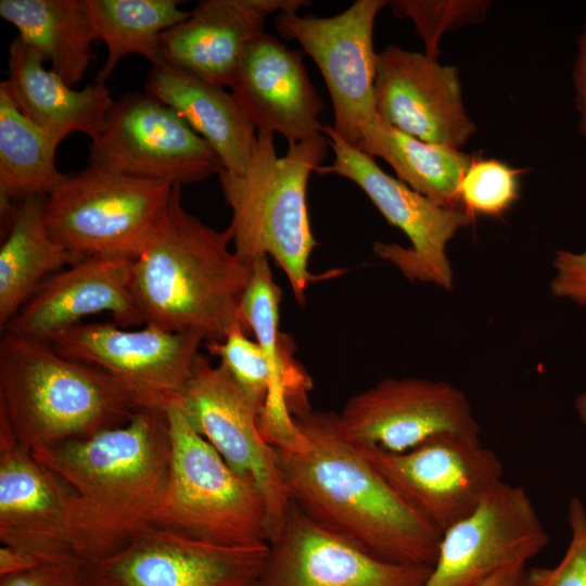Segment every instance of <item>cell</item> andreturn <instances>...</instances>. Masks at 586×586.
I'll use <instances>...</instances> for the list:
<instances>
[{
	"instance_id": "7a4b0ae2",
	"label": "cell",
	"mask_w": 586,
	"mask_h": 586,
	"mask_svg": "<svg viewBox=\"0 0 586 586\" xmlns=\"http://www.w3.org/2000/svg\"><path fill=\"white\" fill-rule=\"evenodd\" d=\"M230 243L228 228L216 230L186 211L181 186H175L164 219L133 260L132 292L143 324L222 342L241 322L252 275Z\"/></svg>"
},
{
	"instance_id": "9a60e30c",
	"label": "cell",
	"mask_w": 586,
	"mask_h": 586,
	"mask_svg": "<svg viewBox=\"0 0 586 586\" xmlns=\"http://www.w3.org/2000/svg\"><path fill=\"white\" fill-rule=\"evenodd\" d=\"M268 549V543L222 546L150 525L82 564L89 586H256Z\"/></svg>"
},
{
	"instance_id": "4316f807",
	"label": "cell",
	"mask_w": 586,
	"mask_h": 586,
	"mask_svg": "<svg viewBox=\"0 0 586 586\" xmlns=\"http://www.w3.org/2000/svg\"><path fill=\"white\" fill-rule=\"evenodd\" d=\"M0 16L68 86L84 78L97 40L85 0H1Z\"/></svg>"
},
{
	"instance_id": "7c38bea8",
	"label": "cell",
	"mask_w": 586,
	"mask_h": 586,
	"mask_svg": "<svg viewBox=\"0 0 586 586\" xmlns=\"http://www.w3.org/2000/svg\"><path fill=\"white\" fill-rule=\"evenodd\" d=\"M190 428L239 475L252 481L267 508V540L282 531L290 511L278 453L258 428L259 410L220 366L199 354L177 400Z\"/></svg>"
},
{
	"instance_id": "d6986e66",
	"label": "cell",
	"mask_w": 586,
	"mask_h": 586,
	"mask_svg": "<svg viewBox=\"0 0 586 586\" xmlns=\"http://www.w3.org/2000/svg\"><path fill=\"white\" fill-rule=\"evenodd\" d=\"M256 586H423L432 568L378 559L291 502Z\"/></svg>"
},
{
	"instance_id": "83f0119b",
	"label": "cell",
	"mask_w": 586,
	"mask_h": 586,
	"mask_svg": "<svg viewBox=\"0 0 586 586\" xmlns=\"http://www.w3.org/2000/svg\"><path fill=\"white\" fill-rule=\"evenodd\" d=\"M385 161L413 191L446 208H462L460 183L472 157L460 150L424 142L395 128L379 115L356 145Z\"/></svg>"
},
{
	"instance_id": "30bf717a",
	"label": "cell",
	"mask_w": 586,
	"mask_h": 586,
	"mask_svg": "<svg viewBox=\"0 0 586 586\" xmlns=\"http://www.w3.org/2000/svg\"><path fill=\"white\" fill-rule=\"evenodd\" d=\"M138 330L115 322L77 323L47 342L62 356L110 378L137 410L166 411L191 374L203 339L143 324Z\"/></svg>"
},
{
	"instance_id": "484cf974",
	"label": "cell",
	"mask_w": 586,
	"mask_h": 586,
	"mask_svg": "<svg viewBox=\"0 0 586 586\" xmlns=\"http://www.w3.org/2000/svg\"><path fill=\"white\" fill-rule=\"evenodd\" d=\"M48 196L15 203L0 246L1 330L51 276L78 263L49 233L44 220Z\"/></svg>"
},
{
	"instance_id": "52a82bcc",
	"label": "cell",
	"mask_w": 586,
	"mask_h": 586,
	"mask_svg": "<svg viewBox=\"0 0 586 586\" xmlns=\"http://www.w3.org/2000/svg\"><path fill=\"white\" fill-rule=\"evenodd\" d=\"M174 187L88 164L47 198L46 225L77 262L136 258L164 219Z\"/></svg>"
},
{
	"instance_id": "f1b7e54d",
	"label": "cell",
	"mask_w": 586,
	"mask_h": 586,
	"mask_svg": "<svg viewBox=\"0 0 586 586\" xmlns=\"http://www.w3.org/2000/svg\"><path fill=\"white\" fill-rule=\"evenodd\" d=\"M97 40L107 50L94 81L105 82L122 59L144 56L151 65L164 62L161 35L186 20L190 12L178 0H85Z\"/></svg>"
},
{
	"instance_id": "ac0fdd59",
	"label": "cell",
	"mask_w": 586,
	"mask_h": 586,
	"mask_svg": "<svg viewBox=\"0 0 586 586\" xmlns=\"http://www.w3.org/2000/svg\"><path fill=\"white\" fill-rule=\"evenodd\" d=\"M374 99L382 119L424 142L459 150L476 130L458 69L428 54L397 46L378 53Z\"/></svg>"
},
{
	"instance_id": "d6a6232c",
	"label": "cell",
	"mask_w": 586,
	"mask_h": 586,
	"mask_svg": "<svg viewBox=\"0 0 586 586\" xmlns=\"http://www.w3.org/2000/svg\"><path fill=\"white\" fill-rule=\"evenodd\" d=\"M570 540L552 568H527V586H586V507L573 496L568 508Z\"/></svg>"
},
{
	"instance_id": "f35d334b",
	"label": "cell",
	"mask_w": 586,
	"mask_h": 586,
	"mask_svg": "<svg viewBox=\"0 0 586 586\" xmlns=\"http://www.w3.org/2000/svg\"><path fill=\"white\" fill-rule=\"evenodd\" d=\"M526 565L511 566L489 576L476 586H527Z\"/></svg>"
},
{
	"instance_id": "ab89813d",
	"label": "cell",
	"mask_w": 586,
	"mask_h": 586,
	"mask_svg": "<svg viewBox=\"0 0 586 586\" xmlns=\"http://www.w3.org/2000/svg\"><path fill=\"white\" fill-rule=\"evenodd\" d=\"M576 416L584 428L586 437V387L576 396L574 400Z\"/></svg>"
},
{
	"instance_id": "1f68e13d",
	"label": "cell",
	"mask_w": 586,
	"mask_h": 586,
	"mask_svg": "<svg viewBox=\"0 0 586 586\" xmlns=\"http://www.w3.org/2000/svg\"><path fill=\"white\" fill-rule=\"evenodd\" d=\"M205 347L260 413L270 388V368L262 346L247 336L243 323H237L222 342L205 343Z\"/></svg>"
},
{
	"instance_id": "4fadbf2b",
	"label": "cell",
	"mask_w": 586,
	"mask_h": 586,
	"mask_svg": "<svg viewBox=\"0 0 586 586\" xmlns=\"http://www.w3.org/2000/svg\"><path fill=\"white\" fill-rule=\"evenodd\" d=\"M384 0H357L331 17L276 15L280 36L298 42L319 68L329 90L334 131L356 146L361 132L377 116L374 81L378 53L373 49L374 21Z\"/></svg>"
},
{
	"instance_id": "3957f363",
	"label": "cell",
	"mask_w": 586,
	"mask_h": 586,
	"mask_svg": "<svg viewBox=\"0 0 586 586\" xmlns=\"http://www.w3.org/2000/svg\"><path fill=\"white\" fill-rule=\"evenodd\" d=\"M31 454L77 493L111 555L151 525L163 498L171 461L167 415L138 410L123 425Z\"/></svg>"
},
{
	"instance_id": "836d02e7",
	"label": "cell",
	"mask_w": 586,
	"mask_h": 586,
	"mask_svg": "<svg viewBox=\"0 0 586 586\" xmlns=\"http://www.w3.org/2000/svg\"><path fill=\"white\" fill-rule=\"evenodd\" d=\"M397 16L410 17L422 36L426 52L436 59L438 38L445 29L463 22L469 16L485 11L480 1H418L398 0L388 2Z\"/></svg>"
},
{
	"instance_id": "ffe728a7",
	"label": "cell",
	"mask_w": 586,
	"mask_h": 586,
	"mask_svg": "<svg viewBox=\"0 0 586 586\" xmlns=\"http://www.w3.org/2000/svg\"><path fill=\"white\" fill-rule=\"evenodd\" d=\"M304 52L263 31L245 48L231 94L256 131L279 133L288 144L323 135L324 103L306 72Z\"/></svg>"
},
{
	"instance_id": "ba28073f",
	"label": "cell",
	"mask_w": 586,
	"mask_h": 586,
	"mask_svg": "<svg viewBox=\"0 0 586 586\" xmlns=\"http://www.w3.org/2000/svg\"><path fill=\"white\" fill-rule=\"evenodd\" d=\"M0 540L46 562H88L110 555L77 493L20 445L2 412Z\"/></svg>"
},
{
	"instance_id": "2e32d148",
	"label": "cell",
	"mask_w": 586,
	"mask_h": 586,
	"mask_svg": "<svg viewBox=\"0 0 586 586\" xmlns=\"http://www.w3.org/2000/svg\"><path fill=\"white\" fill-rule=\"evenodd\" d=\"M548 544L527 492L501 481L468 517L442 533L423 586H476L501 570L526 565Z\"/></svg>"
},
{
	"instance_id": "cb8c5ba5",
	"label": "cell",
	"mask_w": 586,
	"mask_h": 586,
	"mask_svg": "<svg viewBox=\"0 0 586 586\" xmlns=\"http://www.w3.org/2000/svg\"><path fill=\"white\" fill-rule=\"evenodd\" d=\"M20 37L9 48L8 78L1 85L18 111L55 145L73 132L94 139L114 104L105 82L76 90L51 69Z\"/></svg>"
},
{
	"instance_id": "9c48e42d",
	"label": "cell",
	"mask_w": 586,
	"mask_h": 586,
	"mask_svg": "<svg viewBox=\"0 0 586 586\" xmlns=\"http://www.w3.org/2000/svg\"><path fill=\"white\" fill-rule=\"evenodd\" d=\"M334 157L319 166L318 175H336L358 186L388 224L402 230L409 247L375 242L373 251L395 266L411 282L434 284L445 291L454 285V271L447 245L472 220L462 208H446L413 191L399 179L385 174L374 158L339 136L331 125L323 126Z\"/></svg>"
},
{
	"instance_id": "4dcf8cb0",
	"label": "cell",
	"mask_w": 586,
	"mask_h": 586,
	"mask_svg": "<svg viewBox=\"0 0 586 586\" xmlns=\"http://www.w3.org/2000/svg\"><path fill=\"white\" fill-rule=\"evenodd\" d=\"M521 170L491 158H472L460 183V203L471 219L500 217L519 198Z\"/></svg>"
},
{
	"instance_id": "8fae6325",
	"label": "cell",
	"mask_w": 586,
	"mask_h": 586,
	"mask_svg": "<svg viewBox=\"0 0 586 586\" xmlns=\"http://www.w3.org/2000/svg\"><path fill=\"white\" fill-rule=\"evenodd\" d=\"M88 164L171 187L201 182L224 169L213 148L145 91L114 101L90 142Z\"/></svg>"
},
{
	"instance_id": "7402d4cb",
	"label": "cell",
	"mask_w": 586,
	"mask_h": 586,
	"mask_svg": "<svg viewBox=\"0 0 586 586\" xmlns=\"http://www.w3.org/2000/svg\"><path fill=\"white\" fill-rule=\"evenodd\" d=\"M308 0H202L160 38L164 62L218 87L231 88L246 46L269 16L297 12Z\"/></svg>"
},
{
	"instance_id": "5bb4252c",
	"label": "cell",
	"mask_w": 586,
	"mask_h": 586,
	"mask_svg": "<svg viewBox=\"0 0 586 586\" xmlns=\"http://www.w3.org/2000/svg\"><path fill=\"white\" fill-rule=\"evenodd\" d=\"M377 469L441 533L468 517L502 480L480 438L442 434L404 453L364 446Z\"/></svg>"
},
{
	"instance_id": "277c9868",
	"label": "cell",
	"mask_w": 586,
	"mask_h": 586,
	"mask_svg": "<svg viewBox=\"0 0 586 586\" xmlns=\"http://www.w3.org/2000/svg\"><path fill=\"white\" fill-rule=\"evenodd\" d=\"M288 145L280 157L273 133L257 131L246 170L235 174L222 169L218 181L231 209L227 228L234 253L250 266L271 257L303 305L308 285L328 278L308 269L319 243L311 231L306 196L310 174L321 166L329 144L321 135Z\"/></svg>"
},
{
	"instance_id": "e575fe53",
	"label": "cell",
	"mask_w": 586,
	"mask_h": 586,
	"mask_svg": "<svg viewBox=\"0 0 586 586\" xmlns=\"http://www.w3.org/2000/svg\"><path fill=\"white\" fill-rule=\"evenodd\" d=\"M551 294L576 305H586V250H557L552 259Z\"/></svg>"
},
{
	"instance_id": "e0dca14e",
	"label": "cell",
	"mask_w": 586,
	"mask_h": 586,
	"mask_svg": "<svg viewBox=\"0 0 586 586\" xmlns=\"http://www.w3.org/2000/svg\"><path fill=\"white\" fill-rule=\"evenodd\" d=\"M358 444L404 453L442 434L480 438L467 395L442 380L386 378L352 396L339 415Z\"/></svg>"
},
{
	"instance_id": "8992f818",
	"label": "cell",
	"mask_w": 586,
	"mask_h": 586,
	"mask_svg": "<svg viewBox=\"0 0 586 586\" xmlns=\"http://www.w3.org/2000/svg\"><path fill=\"white\" fill-rule=\"evenodd\" d=\"M166 415L170 470L151 525L222 546L268 543L266 501L257 486L190 428L177 402Z\"/></svg>"
},
{
	"instance_id": "44dd1931",
	"label": "cell",
	"mask_w": 586,
	"mask_h": 586,
	"mask_svg": "<svg viewBox=\"0 0 586 586\" xmlns=\"http://www.w3.org/2000/svg\"><path fill=\"white\" fill-rule=\"evenodd\" d=\"M135 258L93 256L47 279L2 331L47 341L84 317L110 313L123 328L143 326L132 292Z\"/></svg>"
},
{
	"instance_id": "603a6c76",
	"label": "cell",
	"mask_w": 586,
	"mask_h": 586,
	"mask_svg": "<svg viewBox=\"0 0 586 586\" xmlns=\"http://www.w3.org/2000/svg\"><path fill=\"white\" fill-rule=\"evenodd\" d=\"M268 257L252 264V275L240 304V319L262 346L270 368V388L258 416L265 441L275 448L294 450L303 437L294 417L311 409L313 381L294 357L291 336L279 330L282 292L275 282Z\"/></svg>"
},
{
	"instance_id": "d4e9b609",
	"label": "cell",
	"mask_w": 586,
	"mask_h": 586,
	"mask_svg": "<svg viewBox=\"0 0 586 586\" xmlns=\"http://www.w3.org/2000/svg\"><path fill=\"white\" fill-rule=\"evenodd\" d=\"M145 92L173 109L217 153L225 170L247 168L256 128L233 95L166 62L151 66Z\"/></svg>"
},
{
	"instance_id": "f546056e",
	"label": "cell",
	"mask_w": 586,
	"mask_h": 586,
	"mask_svg": "<svg viewBox=\"0 0 586 586\" xmlns=\"http://www.w3.org/2000/svg\"><path fill=\"white\" fill-rule=\"evenodd\" d=\"M56 150L0 84V200L18 202L53 193L69 177L55 165Z\"/></svg>"
},
{
	"instance_id": "5b68a950",
	"label": "cell",
	"mask_w": 586,
	"mask_h": 586,
	"mask_svg": "<svg viewBox=\"0 0 586 586\" xmlns=\"http://www.w3.org/2000/svg\"><path fill=\"white\" fill-rule=\"evenodd\" d=\"M138 411L105 374L59 354L47 341L3 331L0 412L33 451L89 437Z\"/></svg>"
},
{
	"instance_id": "8d00e7d4",
	"label": "cell",
	"mask_w": 586,
	"mask_h": 586,
	"mask_svg": "<svg viewBox=\"0 0 586 586\" xmlns=\"http://www.w3.org/2000/svg\"><path fill=\"white\" fill-rule=\"evenodd\" d=\"M43 563L46 561L26 550L7 545L0 548V577L26 572Z\"/></svg>"
},
{
	"instance_id": "74e56055",
	"label": "cell",
	"mask_w": 586,
	"mask_h": 586,
	"mask_svg": "<svg viewBox=\"0 0 586 586\" xmlns=\"http://www.w3.org/2000/svg\"><path fill=\"white\" fill-rule=\"evenodd\" d=\"M575 103L579 114V131L586 136V28L578 39V54L573 71Z\"/></svg>"
},
{
	"instance_id": "6da1fadb",
	"label": "cell",
	"mask_w": 586,
	"mask_h": 586,
	"mask_svg": "<svg viewBox=\"0 0 586 586\" xmlns=\"http://www.w3.org/2000/svg\"><path fill=\"white\" fill-rule=\"evenodd\" d=\"M298 448H276L292 504L313 521L378 559L433 568L442 533L385 479L337 413L294 417Z\"/></svg>"
},
{
	"instance_id": "d590c367",
	"label": "cell",
	"mask_w": 586,
	"mask_h": 586,
	"mask_svg": "<svg viewBox=\"0 0 586 586\" xmlns=\"http://www.w3.org/2000/svg\"><path fill=\"white\" fill-rule=\"evenodd\" d=\"M82 563L76 559L46 562L26 572L0 577V586H89Z\"/></svg>"
}]
</instances>
